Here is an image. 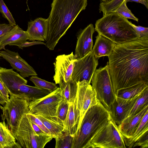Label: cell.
Masks as SVG:
<instances>
[{"instance_id":"7","label":"cell","mask_w":148,"mask_h":148,"mask_svg":"<svg viewBox=\"0 0 148 148\" xmlns=\"http://www.w3.org/2000/svg\"><path fill=\"white\" fill-rule=\"evenodd\" d=\"M123 138L112 119L91 139L86 148H125Z\"/></svg>"},{"instance_id":"15","label":"cell","mask_w":148,"mask_h":148,"mask_svg":"<svg viewBox=\"0 0 148 148\" xmlns=\"http://www.w3.org/2000/svg\"><path fill=\"white\" fill-rule=\"evenodd\" d=\"M140 94L129 99H123L116 96L109 112L112 120L117 126L127 116Z\"/></svg>"},{"instance_id":"45","label":"cell","mask_w":148,"mask_h":148,"mask_svg":"<svg viewBox=\"0 0 148 148\" xmlns=\"http://www.w3.org/2000/svg\"><path fill=\"white\" fill-rule=\"evenodd\" d=\"M0 95H1V92H0Z\"/></svg>"},{"instance_id":"3","label":"cell","mask_w":148,"mask_h":148,"mask_svg":"<svg viewBox=\"0 0 148 148\" xmlns=\"http://www.w3.org/2000/svg\"><path fill=\"white\" fill-rule=\"evenodd\" d=\"M111 120L110 112L98 101L86 112L71 148H86L92 138Z\"/></svg>"},{"instance_id":"16","label":"cell","mask_w":148,"mask_h":148,"mask_svg":"<svg viewBox=\"0 0 148 148\" xmlns=\"http://www.w3.org/2000/svg\"><path fill=\"white\" fill-rule=\"evenodd\" d=\"M95 31L93 25L91 23L79 32L74 54L77 59L81 58L92 51V36Z\"/></svg>"},{"instance_id":"34","label":"cell","mask_w":148,"mask_h":148,"mask_svg":"<svg viewBox=\"0 0 148 148\" xmlns=\"http://www.w3.org/2000/svg\"><path fill=\"white\" fill-rule=\"evenodd\" d=\"M0 12L3 16L8 20L9 24L13 26L16 25L14 18L3 0H0Z\"/></svg>"},{"instance_id":"43","label":"cell","mask_w":148,"mask_h":148,"mask_svg":"<svg viewBox=\"0 0 148 148\" xmlns=\"http://www.w3.org/2000/svg\"><path fill=\"white\" fill-rule=\"evenodd\" d=\"M6 102V101L3 98V96L0 95V108L1 109H2L3 107L1 105H2L3 106H4V105Z\"/></svg>"},{"instance_id":"30","label":"cell","mask_w":148,"mask_h":148,"mask_svg":"<svg viewBox=\"0 0 148 148\" xmlns=\"http://www.w3.org/2000/svg\"><path fill=\"white\" fill-rule=\"evenodd\" d=\"M29 80L34 84L35 86L48 90L51 92L58 88L56 84L42 79L36 75L32 76Z\"/></svg>"},{"instance_id":"17","label":"cell","mask_w":148,"mask_h":148,"mask_svg":"<svg viewBox=\"0 0 148 148\" xmlns=\"http://www.w3.org/2000/svg\"><path fill=\"white\" fill-rule=\"evenodd\" d=\"M48 27L47 18L40 17L28 22L27 28L26 31L28 40L46 42Z\"/></svg>"},{"instance_id":"37","label":"cell","mask_w":148,"mask_h":148,"mask_svg":"<svg viewBox=\"0 0 148 148\" xmlns=\"http://www.w3.org/2000/svg\"><path fill=\"white\" fill-rule=\"evenodd\" d=\"M130 23L133 27L139 38L148 37V28L139 25L136 26L130 22Z\"/></svg>"},{"instance_id":"8","label":"cell","mask_w":148,"mask_h":148,"mask_svg":"<svg viewBox=\"0 0 148 148\" xmlns=\"http://www.w3.org/2000/svg\"><path fill=\"white\" fill-rule=\"evenodd\" d=\"M29 103L27 100L11 95L3 107L1 119L13 135L17 130L24 114L29 113Z\"/></svg>"},{"instance_id":"23","label":"cell","mask_w":148,"mask_h":148,"mask_svg":"<svg viewBox=\"0 0 148 148\" xmlns=\"http://www.w3.org/2000/svg\"><path fill=\"white\" fill-rule=\"evenodd\" d=\"M19 91L21 98L27 100L29 102L41 98L51 92L48 90L26 84L20 85Z\"/></svg>"},{"instance_id":"2","label":"cell","mask_w":148,"mask_h":148,"mask_svg":"<svg viewBox=\"0 0 148 148\" xmlns=\"http://www.w3.org/2000/svg\"><path fill=\"white\" fill-rule=\"evenodd\" d=\"M87 5V0H53L47 18L48 32L46 46L53 50L60 39L81 12Z\"/></svg>"},{"instance_id":"9","label":"cell","mask_w":148,"mask_h":148,"mask_svg":"<svg viewBox=\"0 0 148 148\" xmlns=\"http://www.w3.org/2000/svg\"><path fill=\"white\" fill-rule=\"evenodd\" d=\"M75 99L78 116L77 130L80 128L84 117L88 108L98 103L96 93L91 85L85 80L77 83Z\"/></svg>"},{"instance_id":"19","label":"cell","mask_w":148,"mask_h":148,"mask_svg":"<svg viewBox=\"0 0 148 148\" xmlns=\"http://www.w3.org/2000/svg\"><path fill=\"white\" fill-rule=\"evenodd\" d=\"M28 40V36L24 31L16 25L5 34L0 37V49H5L7 45L17 46Z\"/></svg>"},{"instance_id":"5","label":"cell","mask_w":148,"mask_h":148,"mask_svg":"<svg viewBox=\"0 0 148 148\" xmlns=\"http://www.w3.org/2000/svg\"><path fill=\"white\" fill-rule=\"evenodd\" d=\"M91 83L98 101L110 112L116 96L107 65L96 69Z\"/></svg>"},{"instance_id":"24","label":"cell","mask_w":148,"mask_h":148,"mask_svg":"<svg viewBox=\"0 0 148 148\" xmlns=\"http://www.w3.org/2000/svg\"><path fill=\"white\" fill-rule=\"evenodd\" d=\"M4 121L0 122V148H21Z\"/></svg>"},{"instance_id":"40","label":"cell","mask_w":148,"mask_h":148,"mask_svg":"<svg viewBox=\"0 0 148 148\" xmlns=\"http://www.w3.org/2000/svg\"><path fill=\"white\" fill-rule=\"evenodd\" d=\"M0 91L4 99L6 102L8 101L9 99V92L3 83L0 80Z\"/></svg>"},{"instance_id":"46","label":"cell","mask_w":148,"mask_h":148,"mask_svg":"<svg viewBox=\"0 0 148 148\" xmlns=\"http://www.w3.org/2000/svg\"></svg>"},{"instance_id":"26","label":"cell","mask_w":148,"mask_h":148,"mask_svg":"<svg viewBox=\"0 0 148 148\" xmlns=\"http://www.w3.org/2000/svg\"><path fill=\"white\" fill-rule=\"evenodd\" d=\"M59 84L63 98L69 103L73 102L76 94L77 83L71 78L67 82L62 81Z\"/></svg>"},{"instance_id":"6","label":"cell","mask_w":148,"mask_h":148,"mask_svg":"<svg viewBox=\"0 0 148 148\" xmlns=\"http://www.w3.org/2000/svg\"><path fill=\"white\" fill-rule=\"evenodd\" d=\"M21 147L43 148L54 138L49 135H39L34 130L28 114H24L19 127L13 135Z\"/></svg>"},{"instance_id":"4","label":"cell","mask_w":148,"mask_h":148,"mask_svg":"<svg viewBox=\"0 0 148 148\" xmlns=\"http://www.w3.org/2000/svg\"><path fill=\"white\" fill-rule=\"evenodd\" d=\"M94 29L98 34L116 44L139 38L127 19L113 12L97 20Z\"/></svg>"},{"instance_id":"21","label":"cell","mask_w":148,"mask_h":148,"mask_svg":"<svg viewBox=\"0 0 148 148\" xmlns=\"http://www.w3.org/2000/svg\"><path fill=\"white\" fill-rule=\"evenodd\" d=\"M34 115L42 122L50 132L54 138L63 135L64 122L56 116H44L38 114Z\"/></svg>"},{"instance_id":"35","label":"cell","mask_w":148,"mask_h":148,"mask_svg":"<svg viewBox=\"0 0 148 148\" xmlns=\"http://www.w3.org/2000/svg\"><path fill=\"white\" fill-rule=\"evenodd\" d=\"M141 148L148 147V131H147L140 136L134 143L132 147Z\"/></svg>"},{"instance_id":"10","label":"cell","mask_w":148,"mask_h":148,"mask_svg":"<svg viewBox=\"0 0 148 148\" xmlns=\"http://www.w3.org/2000/svg\"><path fill=\"white\" fill-rule=\"evenodd\" d=\"M60 87L46 96L31 101L29 104V113L44 116L56 115L57 108L63 99Z\"/></svg>"},{"instance_id":"12","label":"cell","mask_w":148,"mask_h":148,"mask_svg":"<svg viewBox=\"0 0 148 148\" xmlns=\"http://www.w3.org/2000/svg\"><path fill=\"white\" fill-rule=\"evenodd\" d=\"M77 60L73 52L69 54L57 56L53 63L55 74L53 79L56 84H59L62 81L67 82L71 79Z\"/></svg>"},{"instance_id":"32","label":"cell","mask_w":148,"mask_h":148,"mask_svg":"<svg viewBox=\"0 0 148 148\" xmlns=\"http://www.w3.org/2000/svg\"><path fill=\"white\" fill-rule=\"evenodd\" d=\"M126 3L124 1L118 8L112 12L119 14L125 18L132 19L138 22V19L134 15L128 8Z\"/></svg>"},{"instance_id":"11","label":"cell","mask_w":148,"mask_h":148,"mask_svg":"<svg viewBox=\"0 0 148 148\" xmlns=\"http://www.w3.org/2000/svg\"><path fill=\"white\" fill-rule=\"evenodd\" d=\"M98 64V59L92 51L84 57L77 59L74 63L71 79L76 83L85 80L90 84Z\"/></svg>"},{"instance_id":"27","label":"cell","mask_w":148,"mask_h":148,"mask_svg":"<svg viewBox=\"0 0 148 148\" xmlns=\"http://www.w3.org/2000/svg\"><path fill=\"white\" fill-rule=\"evenodd\" d=\"M148 131V111L141 119L139 125L131 137L124 139L126 146L132 147L134 143L145 132Z\"/></svg>"},{"instance_id":"28","label":"cell","mask_w":148,"mask_h":148,"mask_svg":"<svg viewBox=\"0 0 148 148\" xmlns=\"http://www.w3.org/2000/svg\"><path fill=\"white\" fill-rule=\"evenodd\" d=\"M147 106H148V87L140 94L127 116L136 114Z\"/></svg>"},{"instance_id":"22","label":"cell","mask_w":148,"mask_h":148,"mask_svg":"<svg viewBox=\"0 0 148 148\" xmlns=\"http://www.w3.org/2000/svg\"><path fill=\"white\" fill-rule=\"evenodd\" d=\"M63 122L64 132L74 137L77 130L78 123V116L75 100L73 102L69 103L68 112Z\"/></svg>"},{"instance_id":"14","label":"cell","mask_w":148,"mask_h":148,"mask_svg":"<svg viewBox=\"0 0 148 148\" xmlns=\"http://www.w3.org/2000/svg\"><path fill=\"white\" fill-rule=\"evenodd\" d=\"M0 56L9 63L13 69L19 72L24 78L37 75L34 68L18 52L5 49L0 51Z\"/></svg>"},{"instance_id":"18","label":"cell","mask_w":148,"mask_h":148,"mask_svg":"<svg viewBox=\"0 0 148 148\" xmlns=\"http://www.w3.org/2000/svg\"><path fill=\"white\" fill-rule=\"evenodd\" d=\"M147 111L148 106L136 114L127 116L118 126L119 131L123 138L129 139L132 137Z\"/></svg>"},{"instance_id":"36","label":"cell","mask_w":148,"mask_h":148,"mask_svg":"<svg viewBox=\"0 0 148 148\" xmlns=\"http://www.w3.org/2000/svg\"><path fill=\"white\" fill-rule=\"evenodd\" d=\"M27 114L29 115L32 121L36 124L45 133L48 135L53 136L49 130L46 127L42 122L38 118L32 114L29 113H27Z\"/></svg>"},{"instance_id":"13","label":"cell","mask_w":148,"mask_h":148,"mask_svg":"<svg viewBox=\"0 0 148 148\" xmlns=\"http://www.w3.org/2000/svg\"><path fill=\"white\" fill-rule=\"evenodd\" d=\"M0 80L3 83L10 95L21 98L20 85L26 84L27 81L13 69L0 66Z\"/></svg>"},{"instance_id":"44","label":"cell","mask_w":148,"mask_h":148,"mask_svg":"<svg viewBox=\"0 0 148 148\" xmlns=\"http://www.w3.org/2000/svg\"><path fill=\"white\" fill-rule=\"evenodd\" d=\"M102 2H109L112 0H101Z\"/></svg>"},{"instance_id":"1","label":"cell","mask_w":148,"mask_h":148,"mask_svg":"<svg viewBox=\"0 0 148 148\" xmlns=\"http://www.w3.org/2000/svg\"><path fill=\"white\" fill-rule=\"evenodd\" d=\"M107 65L115 93L136 84H148V37L115 44Z\"/></svg>"},{"instance_id":"41","label":"cell","mask_w":148,"mask_h":148,"mask_svg":"<svg viewBox=\"0 0 148 148\" xmlns=\"http://www.w3.org/2000/svg\"><path fill=\"white\" fill-rule=\"evenodd\" d=\"M32 124L33 127L36 133L39 135H49L43 131H42L36 124L32 121Z\"/></svg>"},{"instance_id":"31","label":"cell","mask_w":148,"mask_h":148,"mask_svg":"<svg viewBox=\"0 0 148 148\" xmlns=\"http://www.w3.org/2000/svg\"><path fill=\"white\" fill-rule=\"evenodd\" d=\"M74 137L64 132L63 135L55 138L56 148H71Z\"/></svg>"},{"instance_id":"29","label":"cell","mask_w":148,"mask_h":148,"mask_svg":"<svg viewBox=\"0 0 148 148\" xmlns=\"http://www.w3.org/2000/svg\"><path fill=\"white\" fill-rule=\"evenodd\" d=\"M124 0H112L107 2H101L99 6V12H102L103 16L112 12L118 8Z\"/></svg>"},{"instance_id":"25","label":"cell","mask_w":148,"mask_h":148,"mask_svg":"<svg viewBox=\"0 0 148 148\" xmlns=\"http://www.w3.org/2000/svg\"><path fill=\"white\" fill-rule=\"evenodd\" d=\"M148 84L141 82L117 90V97L125 99H131L140 94L146 88Z\"/></svg>"},{"instance_id":"33","label":"cell","mask_w":148,"mask_h":148,"mask_svg":"<svg viewBox=\"0 0 148 148\" xmlns=\"http://www.w3.org/2000/svg\"><path fill=\"white\" fill-rule=\"evenodd\" d=\"M69 103L64 98L59 103L58 106L56 116L63 122L67 114Z\"/></svg>"},{"instance_id":"20","label":"cell","mask_w":148,"mask_h":148,"mask_svg":"<svg viewBox=\"0 0 148 148\" xmlns=\"http://www.w3.org/2000/svg\"><path fill=\"white\" fill-rule=\"evenodd\" d=\"M92 52L97 59L107 56L112 53L115 43L110 39L98 34Z\"/></svg>"},{"instance_id":"39","label":"cell","mask_w":148,"mask_h":148,"mask_svg":"<svg viewBox=\"0 0 148 148\" xmlns=\"http://www.w3.org/2000/svg\"><path fill=\"white\" fill-rule=\"evenodd\" d=\"M14 26L10 24H0V37L5 34Z\"/></svg>"},{"instance_id":"42","label":"cell","mask_w":148,"mask_h":148,"mask_svg":"<svg viewBox=\"0 0 148 148\" xmlns=\"http://www.w3.org/2000/svg\"><path fill=\"white\" fill-rule=\"evenodd\" d=\"M124 1L126 3L128 2H134L141 3L144 5L147 9H148V0H124Z\"/></svg>"},{"instance_id":"38","label":"cell","mask_w":148,"mask_h":148,"mask_svg":"<svg viewBox=\"0 0 148 148\" xmlns=\"http://www.w3.org/2000/svg\"><path fill=\"white\" fill-rule=\"evenodd\" d=\"M38 45H45L46 43L42 41H39L33 40L30 42L27 41L21 44L18 45L17 46L19 48L23 49L24 47Z\"/></svg>"}]
</instances>
